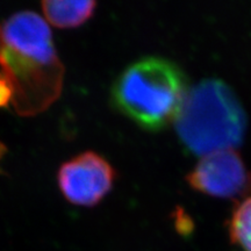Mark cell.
Returning a JSON list of instances; mask_svg holds the SVG:
<instances>
[{
	"label": "cell",
	"mask_w": 251,
	"mask_h": 251,
	"mask_svg": "<svg viewBox=\"0 0 251 251\" xmlns=\"http://www.w3.org/2000/svg\"><path fill=\"white\" fill-rule=\"evenodd\" d=\"M0 70L12 87L18 114H39L58 99L64 67L41 15L23 11L0 25Z\"/></svg>",
	"instance_id": "cell-1"
},
{
	"label": "cell",
	"mask_w": 251,
	"mask_h": 251,
	"mask_svg": "<svg viewBox=\"0 0 251 251\" xmlns=\"http://www.w3.org/2000/svg\"><path fill=\"white\" fill-rule=\"evenodd\" d=\"M175 126L187 151L203 156L240 146L247 130V114L228 84L207 78L188 89Z\"/></svg>",
	"instance_id": "cell-2"
},
{
	"label": "cell",
	"mask_w": 251,
	"mask_h": 251,
	"mask_svg": "<svg viewBox=\"0 0 251 251\" xmlns=\"http://www.w3.org/2000/svg\"><path fill=\"white\" fill-rule=\"evenodd\" d=\"M187 78L174 62L144 57L119 76L112 90L115 106L148 130H159L175 122L188 92Z\"/></svg>",
	"instance_id": "cell-3"
},
{
	"label": "cell",
	"mask_w": 251,
	"mask_h": 251,
	"mask_svg": "<svg viewBox=\"0 0 251 251\" xmlns=\"http://www.w3.org/2000/svg\"><path fill=\"white\" fill-rule=\"evenodd\" d=\"M186 180L193 190L212 197H242L251 191V172L235 149L203 155Z\"/></svg>",
	"instance_id": "cell-4"
},
{
	"label": "cell",
	"mask_w": 251,
	"mask_h": 251,
	"mask_svg": "<svg viewBox=\"0 0 251 251\" xmlns=\"http://www.w3.org/2000/svg\"><path fill=\"white\" fill-rule=\"evenodd\" d=\"M115 179L112 165L98 153L87 151L65 162L58 171V186L69 202L94 206L107 194Z\"/></svg>",
	"instance_id": "cell-5"
},
{
	"label": "cell",
	"mask_w": 251,
	"mask_h": 251,
	"mask_svg": "<svg viewBox=\"0 0 251 251\" xmlns=\"http://www.w3.org/2000/svg\"><path fill=\"white\" fill-rule=\"evenodd\" d=\"M96 1L46 0L42 11L46 21L57 28H76L86 23L96 9Z\"/></svg>",
	"instance_id": "cell-6"
},
{
	"label": "cell",
	"mask_w": 251,
	"mask_h": 251,
	"mask_svg": "<svg viewBox=\"0 0 251 251\" xmlns=\"http://www.w3.org/2000/svg\"><path fill=\"white\" fill-rule=\"evenodd\" d=\"M231 243L241 251H251V196L234 207L228 224Z\"/></svg>",
	"instance_id": "cell-7"
},
{
	"label": "cell",
	"mask_w": 251,
	"mask_h": 251,
	"mask_svg": "<svg viewBox=\"0 0 251 251\" xmlns=\"http://www.w3.org/2000/svg\"><path fill=\"white\" fill-rule=\"evenodd\" d=\"M4 148H2V146H1V144H0V157H1V153H2V151H4Z\"/></svg>",
	"instance_id": "cell-8"
},
{
	"label": "cell",
	"mask_w": 251,
	"mask_h": 251,
	"mask_svg": "<svg viewBox=\"0 0 251 251\" xmlns=\"http://www.w3.org/2000/svg\"><path fill=\"white\" fill-rule=\"evenodd\" d=\"M0 75H2V72H1V70H0Z\"/></svg>",
	"instance_id": "cell-9"
}]
</instances>
